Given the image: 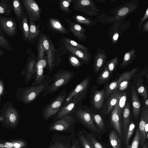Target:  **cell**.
Here are the masks:
<instances>
[{"label":"cell","instance_id":"6da1fadb","mask_svg":"<svg viewBox=\"0 0 148 148\" xmlns=\"http://www.w3.org/2000/svg\"><path fill=\"white\" fill-rule=\"evenodd\" d=\"M51 81L50 76L47 75L45 80L40 84L19 88L16 92V98L18 101L24 104L31 103L41 93L44 92Z\"/></svg>","mask_w":148,"mask_h":148},{"label":"cell","instance_id":"7a4b0ae2","mask_svg":"<svg viewBox=\"0 0 148 148\" xmlns=\"http://www.w3.org/2000/svg\"><path fill=\"white\" fill-rule=\"evenodd\" d=\"M74 75V72L68 70L58 71L53 75L51 82L41 95V97H43L53 94L59 88L69 83Z\"/></svg>","mask_w":148,"mask_h":148},{"label":"cell","instance_id":"3957f363","mask_svg":"<svg viewBox=\"0 0 148 148\" xmlns=\"http://www.w3.org/2000/svg\"><path fill=\"white\" fill-rule=\"evenodd\" d=\"M67 95L66 90L61 92L42 109V115L44 119L47 120L57 114L62 107Z\"/></svg>","mask_w":148,"mask_h":148},{"label":"cell","instance_id":"277c9868","mask_svg":"<svg viewBox=\"0 0 148 148\" xmlns=\"http://www.w3.org/2000/svg\"><path fill=\"white\" fill-rule=\"evenodd\" d=\"M88 109L84 108L82 105L71 114L77 121L92 131L98 133L100 130L94 123L90 113Z\"/></svg>","mask_w":148,"mask_h":148},{"label":"cell","instance_id":"5b68a950","mask_svg":"<svg viewBox=\"0 0 148 148\" xmlns=\"http://www.w3.org/2000/svg\"><path fill=\"white\" fill-rule=\"evenodd\" d=\"M73 2V8L75 11L92 16L99 14L98 12L100 11V10L92 1L74 0Z\"/></svg>","mask_w":148,"mask_h":148},{"label":"cell","instance_id":"8992f818","mask_svg":"<svg viewBox=\"0 0 148 148\" xmlns=\"http://www.w3.org/2000/svg\"><path fill=\"white\" fill-rule=\"evenodd\" d=\"M86 96V95H79L74 97L68 103L61 107L55 115V119H60L73 113L77 108L82 105V101Z\"/></svg>","mask_w":148,"mask_h":148},{"label":"cell","instance_id":"52a82bcc","mask_svg":"<svg viewBox=\"0 0 148 148\" xmlns=\"http://www.w3.org/2000/svg\"><path fill=\"white\" fill-rule=\"evenodd\" d=\"M0 27L8 37L13 38L17 34V25L14 17H7L0 14Z\"/></svg>","mask_w":148,"mask_h":148},{"label":"cell","instance_id":"ba28073f","mask_svg":"<svg viewBox=\"0 0 148 148\" xmlns=\"http://www.w3.org/2000/svg\"><path fill=\"white\" fill-rule=\"evenodd\" d=\"M77 120L71 114L67 115L53 123L49 127L51 131L65 132L73 126Z\"/></svg>","mask_w":148,"mask_h":148},{"label":"cell","instance_id":"9c48e42d","mask_svg":"<svg viewBox=\"0 0 148 148\" xmlns=\"http://www.w3.org/2000/svg\"><path fill=\"white\" fill-rule=\"evenodd\" d=\"M92 77L89 76L85 78L77 85L67 95L63 104V106L68 103L75 97L79 95H87L88 89L90 86Z\"/></svg>","mask_w":148,"mask_h":148},{"label":"cell","instance_id":"30bf717a","mask_svg":"<svg viewBox=\"0 0 148 148\" xmlns=\"http://www.w3.org/2000/svg\"><path fill=\"white\" fill-rule=\"evenodd\" d=\"M29 20L35 22L40 18L41 10L36 2L34 0H21Z\"/></svg>","mask_w":148,"mask_h":148},{"label":"cell","instance_id":"8fae6325","mask_svg":"<svg viewBox=\"0 0 148 148\" xmlns=\"http://www.w3.org/2000/svg\"><path fill=\"white\" fill-rule=\"evenodd\" d=\"M140 69L137 67L122 73L117 80L110 83L105 90L104 97H108L114 91L117 90L120 83L123 80L130 79Z\"/></svg>","mask_w":148,"mask_h":148},{"label":"cell","instance_id":"7c38bea8","mask_svg":"<svg viewBox=\"0 0 148 148\" xmlns=\"http://www.w3.org/2000/svg\"><path fill=\"white\" fill-rule=\"evenodd\" d=\"M30 54L27 58L25 67L21 73L25 77L26 84L29 83L33 78L34 71L38 62L37 58L34 54Z\"/></svg>","mask_w":148,"mask_h":148},{"label":"cell","instance_id":"4fadbf2b","mask_svg":"<svg viewBox=\"0 0 148 148\" xmlns=\"http://www.w3.org/2000/svg\"><path fill=\"white\" fill-rule=\"evenodd\" d=\"M47 64L46 60L44 59L37 62L34 71L33 78L34 80L32 84V85L40 84L45 80L47 75H45L44 74V69Z\"/></svg>","mask_w":148,"mask_h":148},{"label":"cell","instance_id":"5bb4252c","mask_svg":"<svg viewBox=\"0 0 148 148\" xmlns=\"http://www.w3.org/2000/svg\"><path fill=\"white\" fill-rule=\"evenodd\" d=\"M64 19L69 24V30L75 37L81 41L86 40L87 38L85 34V29L83 27L66 18H64Z\"/></svg>","mask_w":148,"mask_h":148},{"label":"cell","instance_id":"9a60e30c","mask_svg":"<svg viewBox=\"0 0 148 148\" xmlns=\"http://www.w3.org/2000/svg\"><path fill=\"white\" fill-rule=\"evenodd\" d=\"M138 3V1L135 0L126 3L113 16V18L115 20L118 21L120 18L126 16L137 8Z\"/></svg>","mask_w":148,"mask_h":148},{"label":"cell","instance_id":"2e32d148","mask_svg":"<svg viewBox=\"0 0 148 148\" xmlns=\"http://www.w3.org/2000/svg\"><path fill=\"white\" fill-rule=\"evenodd\" d=\"M64 45L67 49L74 56L78 58L84 63H88L91 59V55L89 51H85L73 47L64 42Z\"/></svg>","mask_w":148,"mask_h":148},{"label":"cell","instance_id":"e0dca14e","mask_svg":"<svg viewBox=\"0 0 148 148\" xmlns=\"http://www.w3.org/2000/svg\"><path fill=\"white\" fill-rule=\"evenodd\" d=\"M105 49L99 48L95 55L93 59V66L94 71L97 75L104 65L107 58Z\"/></svg>","mask_w":148,"mask_h":148},{"label":"cell","instance_id":"ac0fdd59","mask_svg":"<svg viewBox=\"0 0 148 148\" xmlns=\"http://www.w3.org/2000/svg\"><path fill=\"white\" fill-rule=\"evenodd\" d=\"M147 121L148 110L144 106L142 109L138 129L140 135V143L142 146L145 144L146 140L145 128L146 124Z\"/></svg>","mask_w":148,"mask_h":148},{"label":"cell","instance_id":"d6986e66","mask_svg":"<svg viewBox=\"0 0 148 148\" xmlns=\"http://www.w3.org/2000/svg\"><path fill=\"white\" fill-rule=\"evenodd\" d=\"M119 112L118 102L112 109L110 116L111 125L120 136L122 134L121 116Z\"/></svg>","mask_w":148,"mask_h":148},{"label":"cell","instance_id":"ffe728a7","mask_svg":"<svg viewBox=\"0 0 148 148\" xmlns=\"http://www.w3.org/2000/svg\"><path fill=\"white\" fill-rule=\"evenodd\" d=\"M50 43V47L46 51L47 54L48 70L49 73H51L54 67L60 65V61L57 60L56 54V50L55 47L51 41Z\"/></svg>","mask_w":148,"mask_h":148},{"label":"cell","instance_id":"44dd1931","mask_svg":"<svg viewBox=\"0 0 148 148\" xmlns=\"http://www.w3.org/2000/svg\"><path fill=\"white\" fill-rule=\"evenodd\" d=\"M120 92L117 89L111 94L103 107L102 112L103 114H108L113 109L118 102Z\"/></svg>","mask_w":148,"mask_h":148},{"label":"cell","instance_id":"7402d4cb","mask_svg":"<svg viewBox=\"0 0 148 148\" xmlns=\"http://www.w3.org/2000/svg\"><path fill=\"white\" fill-rule=\"evenodd\" d=\"M12 4L16 20L21 21L25 14L21 0H12Z\"/></svg>","mask_w":148,"mask_h":148},{"label":"cell","instance_id":"603a6c76","mask_svg":"<svg viewBox=\"0 0 148 148\" xmlns=\"http://www.w3.org/2000/svg\"><path fill=\"white\" fill-rule=\"evenodd\" d=\"M131 95L133 113L134 117L137 120L139 115L140 108V104L137 93L133 86L131 89Z\"/></svg>","mask_w":148,"mask_h":148},{"label":"cell","instance_id":"cb8c5ba5","mask_svg":"<svg viewBox=\"0 0 148 148\" xmlns=\"http://www.w3.org/2000/svg\"><path fill=\"white\" fill-rule=\"evenodd\" d=\"M105 90H97L93 93L92 97V103L97 109H99L102 107L104 101Z\"/></svg>","mask_w":148,"mask_h":148},{"label":"cell","instance_id":"d4e9b609","mask_svg":"<svg viewBox=\"0 0 148 148\" xmlns=\"http://www.w3.org/2000/svg\"><path fill=\"white\" fill-rule=\"evenodd\" d=\"M28 17L26 13L21 20L18 21L19 27L21 34L23 39L27 41L29 35V27L28 23Z\"/></svg>","mask_w":148,"mask_h":148},{"label":"cell","instance_id":"484cf974","mask_svg":"<svg viewBox=\"0 0 148 148\" xmlns=\"http://www.w3.org/2000/svg\"><path fill=\"white\" fill-rule=\"evenodd\" d=\"M29 20V32L27 41L33 44L37 40L40 33L39 27L34 22Z\"/></svg>","mask_w":148,"mask_h":148},{"label":"cell","instance_id":"4316f807","mask_svg":"<svg viewBox=\"0 0 148 148\" xmlns=\"http://www.w3.org/2000/svg\"><path fill=\"white\" fill-rule=\"evenodd\" d=\"M49 23L50 27L53 30L58 33L66 34L69 32L62 24L60 21L57 19L52 17L49 18Z\"/></svg>","mask_w":148,"mask_h":148},{"label":"cell","instance_id":"83f0119b","mask_svg":"<svg viewBox=\"0 0 148 148\" xmlns=\"http://www.w3.org/2000/svg\"><path fill=\"white\" fill-rule=\"evenodd\" d=\"M123 128L125 133L130 123L131 113L130 105L128 101L125 104L123 112Z\"/></svg>","mask_w":148,"mask_h":148},{"label":"cell","instance_id":"f1b7e54d","mask_svg":"<svg viewBox=\"0 0 148 148\" xmlns=\"http://www.w3.org/2000/svg\"><path fill=\"white\" fill-rule=\"evenodd\" d=\"M136 56L135 49L133 48L126 52L125 54L120 66L122 68L132 63Z\"/></svg>","mask_w":148,"mask_h":148},{"label":"cell","instance_id":"f546056e","mask_svg":"<svg viewBox=\"0 0 148 148\" xmlns=\"http://www.w3.org/2000/svg\"><path fill=\"white\" fill-rule=\"evenodd\" d=\"M12 10V1L2 0L0 1V14L9 16Z\"/></svg>","mask_w":148,"mask_h":148},{"label":"cell","instance_id":"4dcf8cb0","mask_svg":"<svg viewBox=\"0 0 148 148\" xmlns=\"http://www.w3.org/2000/svg\"><path fill=\"white\" fill-rule=\"evenodd\" d=\"M62 136H53L52 142L57 148H70L71 144Z\"/></svg>","mask_w":148,"mask_h":148},{"label":"cell","instance_id":"1f68e13d","mask_svg":"<svg viewBox=\"0 0 148 148\" xmlns=\"http://www.w3.org/2000/svg\"><path fill=\"white\" fill-rule=\"evenodd\" d=\"M72 17L75 21L84 24L88 27L92 26L95 24L93 20L89 17L80 15H76L72 16Z\"/></svg>","mask_w":148,"mask_h":148},{"label":"cell","instance_id":"d6a6232c","mask_svg":"<svg viewBox=\"0 0 148 148\" xmlns=\"http://www.w3.org/2000/svg\"><path fill=\"white\" fill-rule=\"evenodd\" d=\"M109 137L110 143L113 148H121V140L114 130H112L110 132Z\"/></svg>","mask_w":148,"mask_h":148},{"label":"cell","instance_id":"836d02e7","mask_svg":"<svg viewBox=\"0 0 148 148\" xmlns=\"http://www.w3.org/2000/svg\"><path fill=\"white\" fill-rule=\"evenodd\" d=\"M111 74L108 68L105 65L102 72L97 77L96 80V83L99 84H104L109 79Z\"/></svg>","mask_w":148,"mask_h":148},{"label":"cell","instance_id":"e575fe53","mask_svg":"<svg viewBox=\"0 0 148 148\" xmlns=\"http://www.w3.org/2000/svg\"><path fill=\"white\" fill-rule=\"evenodd\" d=\"M127 99L126 93L120 92L118 101V105L119 112L121 115L125 106Z\"/></svg>","mask_w":148,"mask_h":148},{"label":"cell","instance_id":"d590c367","mask_svg":"<svg viewBox=\"0 0 148 148\" xmlns=\"http://www.w3.org/2000/svg\"><path fill=\"white\" fill-rule=\"evenodd\" d=\"M136 86L138 92L144 99L145 100L147 97V90L143 85L141 77H140L137 81Z\"/></svg>","mask_w":148,"mask_h":148},{"label":"cell","instance_id":"8d00e7d4","mask_svg":"<svg viewBox=\"0 0 148 148\" xmlns=\"http://www.w3.org/2000/svg\"><path fill=\"white\" fill-rule=\"evenodd\" d=\"M62 40L64 42L73 47L85 51H89L88 48L84 46L69 38L64 37L62 38Z\"/></svg>","mask_w":148,"mask_h":148},{"label":"cell","instance_id":"74e56055","mask_svg":"<svg viewBox=\"0 0 148 148\" xmlns=\"http://www.w3.org/2000/svg\"><path fill=\"white\" fill-rule=\"evenodd\" d=\"M135 127V125L134 123L131 122L125 133V142L126 147L129 145V141L134 131Z\"/></svg>","mask_w":148,"mask_h":148},{"label":"cell","instance_id":"f35d334b","mask_svg":"<svg viewBox=\"0 0 148 148\" xmlns=\"http://www.w3.org/2000/svg\"><path fill=\"white\" fill-rule=\"evenodd\" d=\"M73 1L72 0H61L58 3L59 7L63 12L69 14L72 12V10L69 8L70 4Z\"/></svg>","mask_w":148,"mask_h":148},{"label":"cell","instance_id":"ab89813d","mask_svg":"<svg viewBox=\"0 0 148 148\" xmlns=\"http://www.w3.org/2000/svg\"><path fill=\"white\" fill-rule=\"evenodd\" d=\"M0 47L7 51H12L13 50L12 47L10 45L7 39L0 34Z\"/></svg>","mask_w":148,"mask_h":148},{"label":"cell","instance_id":"60d3db41","mask_svg":"<svg viewBox=\"0 0 148 148\" xmlns=\"http://www.w3.org/2000/svg\"><path fill=\"white\" fill-rule=\"evenodd\" d=\"M119 58L116 56L107 61L106 66L111 73L116 69L119 62Z\"/></svg>","mask_w":148,"mask_h":148},{"label":"cell","instance_id":"b9f144b4","mask_svg":"<svg viewBox=\"0 0 148 148\" xmlns=\"http://www.w3.org/2000/svg\"><path fill=\"white\" fill-rule=\"evenodd\" d=\"M91 117L100 130H103L105 127L104 122L100 115L90 113Z\"/></svg>","mask_w":148,"mask_h":148},{"label":"cell","instance_id":"7bdbcfd3","mask_svg":"<svg viewBox=\"0 0 148 148\" xmlns=\"http://www.w3.org/2000/svg\"><path fill=\"white\" fill-rule=\"evenodd\" d=\"M140 143L139 133L138 128H137L135 134L131 144L126 147V148H138Z\"/></svg>","mask_w":148,"mask_h":148},{"label":"cell","instance_id":"ee69618b","mask_svg":"<svg viewBox=\"0 0 148 148\" xmlns=\"http://www.w3.org/2000/svg\"><path fill=\"white\" fill-rule=\"evenodd\" d=\"M38 49V62L43 59L45 52L46 51L43 46L42 39L41 38L39 41L37 46Z\"/></svg>","mask_w":148,"mask_h":148},{"label":"cell","instance_id":"f6af8a7d","mask_svg":"<svg viewBox=\"0 0 148 148\" xmlns=\"http://www.w3.org/2000/svg\"><path fill=\"white\" fill-rule=\"evenodd\" d=\"M68 60L71 65L73 67L78 68L82 65V63L78 59L73 55H70Z\"/></svg>","mask_w":148,"mask_h":148},{"label":"cell","instance_id":"bcb514c9","mask_svg":"<svg viewBox=\"0 0 148 148\" xmlns=\"http://www.w3.org/2000/svg\"><path fill=\"white\" fill-rule=\"evenodd\" d=\"M88 139L93 148H104L103 146L98 142L91 134H88Z\"/></svg>","mask_w":148,"mask_h":148},{"label":"cell","instance_id":"7dc6e473","mask_svg":"<svg viewBox=\"0 0 148 148\" xmlns=\"http://www.w3.org/2000/svg\"><path fill=\"white\" fill-rule=\"evenodd\" d=\"M79 138L84 148H93L89 140L83 135L80 134Z\"/></svg>","mask_w":148,"mask_h":148},{"label":"cell","instance_id":"c3c4849f","mask_svg":"<svg viewBox=\"0 0 148 148\" xmlns=\"http://www.w3.org/2000/svg\"><path fill=\"white\" fill-rule=\"evenodd\" d=\"M148 17V8L144 15L140 19L138 23L137 24L138 29L140 31H141V27L144 22L147 19Z\"/></svg>","mask_w":148,"mask_h":148},{"label":"cell","instance_id":"681fc988","mask_svg":"<svg viewBox=\"0 0 148 148\" xmlns=\"http://www.w3.org/2000/svg\"><path fill=\"white\" fill-rule=\"evenodd\" d=\"M130 79H126L122 81L119 85V89L120 90H125L127 87L129 80Z\"/></svg>","mask_w":148,"mask_h":148},{"label":"cell","instance_id":"f907efd6","mask_svg":"<svg viewBox=\"0 0 148 148\" xmlns=\"http://www.w3.org/2000/svg\"><path fill=\"white\" fill-rule=\"evenodd\" d=\"M139 74L141 76H145L147 78V81L148 76V67H145L143 68L142 70L139 73Z\"/></svg>","mask_w":148,"mask_h":148},{"label":"cell","instance_id":"816d5d0a","mask_svg":"<svg viewBox=\"0 0 148 148\" xmlns=\"http://www.w3.org/2000/svg\"><path fill=\"white\" fill-rule=\"evenodd\" d=\"M70 148H81L78 141L77 139H75L72 140Z\"/></svg>","mask_w":148,"mask_h":148},{"label":"cell","instance_id":"f5cc1de1","mask_svg":"<svg viewBox=\"0 0 148 148\" xmlns=\"http://www.w3.org/2000/svg\"><path fill=\"white\" fill-rule=\"evenodd\" d=\"M4 90V87L3 82L0 78V102L1 101V97L3 95Z\"/></svg>","mask_w":148,"mask_h":148},{"label":"cell","instance_id":"db71d44e","mask_svg":"<svg viewBox=\"0 0 148 148\" xmlns=\"http://www.w3.org/2000/svg\"><path fill=\"white\" fill-rule=\"evenodd\" d=\"M119 34L118 32H115L112 36V42L113 44H114L117 42Z\"/></svg>","mask_w":148,"mask_h":148},{"label":"cell","instance_id":"11a10c76","mask_svg":"<svg viewBox=\"0 0 148 148\" xmlns=\"http://www.w3.org/2000/svg\"><path fill=\"white\" fill-rule=\"evenodd\" d=\"M142 33H145L148 31V21H147L142 27Z\"/></svg>","mask_w":148,"mask_h":148},{"label":"cell","instance_id":"9f6ffc18","mask_svg":"<svg viewBox=\"0 0 148 148\" xmlns=\"http://www.w3.org/2000/svg\"><path fill=\"white\" fill-rule=\"evenodd\" d=\"M148 121L147 122L145 128V132L146 139L148 138Z\"/></svg>","mask_w":148,"mask_h":148},{"label":"cell","instance_id":"6f0895ef","mask_svg":"<svg viewBox=\"0 0 148 148\" xmlns=\"http://www.w3.org/2000/svg\"><path fill=\"white\" fill-rule=\"evenodd\" d=\"M5 146L6 148H11L13 146V145L11 143L7 142L5 144Z\"/></svg>","mask_w":148,"mask_h":148},{"label":"cell","instance_id":"680465c9","mask_svg":"<svg viewBox=\"0 0 148 148\" xmlns=\"http://www.w3.org/2000/svg\"><path fill=\"white\" fill-rule=\"evenodd\" d=\"M49 148H57L54 145L53 142L52 141L51 142L49 145Z\"/></svg>","mask_w":148,"mask_h":148},{"label":"cell","instance_id":"91938a15","mask_svg":"<svg viewBox=\"0 0 148 148\" xmlns=\"http://www.w3.org/2000/svg\"><path fill=\"white\" fill-rule=\"evenodd\" d=\"M13 146L15 148H19L21 147V145L19 143H16L13 144Z\"/></svg>","mask_w":148,"mask_h":148},{"label":"cell","instance_id":"94428289","mask_svg":"<svg viewBox=\"0 0 148 148\" xmlns=\"http://www.w3.org/2000/svg\"><path fill=\"white\" fill-rule=\"evenodd\" d=\"M142 148H148V143L147 142L145 143V144L143 145Z\"/></svg>","mask_w":148,"mask_h":148},{"label":"cell","instance_id":"6125c7cd","mask_svg":"<svg viewBox=\"0 0 148 148\" xmlns=\"http://www.w3.org/2000/svg\"><path fill=\"white\" fill-rule=\"evenodd\" d=\"M4 53V51L0 49V57L3 56Z\"/></svg>","mask_w":148,"mask_h":148},{"label":"cell","instance_id":"be15d7a7","mask_svg":"<svg viewBox=\"0 0 148 148\" xmlns=\"http://www.w3.org/2000/svg\"><path fill=\"white\" fill-rule=\"evenodd\" d=\"M0 34L2 36H4V37H5L3 32V31H2V30H1V29L0 27Z\"/></svg>","mask_w":148,"mask_h":148},{"label":"cell","instance_id":"e7e4bbea","mask_svg":"<svg viewBox=\"0 0 148 148\" xmlns=\"http://www.w3.org/2000/svg\"><path fill=\"white\" fill-rule=\"evenodd\" d=\"M145 105L147 107L148 106V99L147 98L146 99L145 101Z\"/></svg>","mask_w":148,"mask_h":148},{"label":"cell","instance_id":"03108f58","mask_svg":"<svg viewBox=\"0 0 148 148\" xmlns=\"http://www.w3.org/2000/svg\"><path fill=\"white\" fill-rule=\"evenodd\" d=\"M95 1L101 3L104 2L106 1V0H95Z\"/></svg>","mask_w":148,"mask_h":148}]
</instances>
